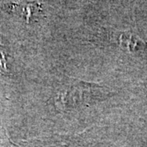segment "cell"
<instances>
[{
    "instance_id": "6da1fadb",
    "label": "cell",
    "mask_w": 147,
    "mask_h": 147,
    "mask_svg": "<svg viewBox=\"0 0 147 147\" xmlns=\"http://www.w3.org/2000/svg\"><path fill=\"white\" fill-rule=\"evenodd\" d=\"M103 86L74 79L59 92L56 105L61 111H70L103 100Z\"/></svg>"
},
{
    "instance_id": "3957f363",
    "label": "cell",
    "mask_w": 147,
    "mask_h": 147,
    "mask_svg": "<svg viewBox=\"0 0 147 147\" xmlns=\"http://www.w3.org/2000/svg\"><path fill=\"white\" fill-rule=\"evenodd\" d=\"M0 67L3 70V73L7 72V66H6V61L4 59V54H3V51L2 50L1 47H0Z\"/></svg>"
},
{
    "instance_id": "7a4b0ae2",
    "label": "cell",
    "mask_w": 147,
    "mask_h": 147,
    "mask_svg": "<svg viewBox=\"0 0 147 147\" xmlns=\"http://www.w3.org/2000/svg\"><path fill=\"white\" fill-rule=\"evenodd\" d=\"M28 147H89L80 136H54L35 138L29 142Z\"/></svg>"
}]
</instances>
